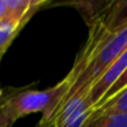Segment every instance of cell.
<instances>
[{"label": "cell", "mask_w": 127, "mask_h": 127, "mask_svg": "<svg viewBox=\"0 0 127 127\" xmlns=\"http://www.w3.org/2000/svg\"><path fill=\"white\" fill-rule=\"evenodd\" d=\"M126 86H127V70L124 71V74L122 75V77L119 78V79L116 81L115 83H113V86H112V88H111L107 92V94H105V96L102 97L101 100H100V102L96 105V107H98L100 104H102V102H105L108 98H111V97H112V96H115L116 93H119V92H120L122 89H124ZM96 107H94V108H96Z\"/></svg>", "instance_id": "30bf717a"}, {"label": "cell", "mask_w": 127, "mask_h": 127, "mask_svg": "<svg viewBox=\"0 0 127 127\" xmlns=\"http://www.w3.org/2000/svg\"><path fill=\"white\" fill-rule=\"evenodd\" d=\"M70 88L71 79L66 77L58 85L45 90H28L14 94L1 104L7 123L12 126L19 118L34 112H42V119H47L66 97Z\"/></svg>", "instance_id": "6da1fadb"}, {"label": "cell", "mask_w": 127, "mask_h": 127, "mask_svg": "<svg viewBox=\"0 0 127 127\" xmlns=\"http://www.w3.org/2000/svg\"><path fill=\"white\" fill-rule=\"evenodd\" d=\"M89 89L90 88L81 89L72 94L48 120L40 122L37 127H83L93 112V105L89 100Z\"/></svg>", "instance_id": "7a4b0ae2"}, {"label": "cell", "mask_w": 127, "mask_h": 127, "mask_svg": "<svg viewBox=\"0 0 127 127\" xmlns=\"http://www.w3.org/2000/svg\"><path fill=\"white\" fill-rule=\"evenodd\" d=\"M83 127H127V113H105L93 109Z\"/></svg>", "instance_id": "8992f818"}, {"label": "cell", "mask_w": 127, "mask_h": 127, "mask_svg": "<svg viewBox=\"0 0 127 127\" xmlns=\"http://www.w3.org/2000/svg\"><path fill=\"white\" fill-rule=\"evenodd\" d=\"M0 127H11L8 123H7V120H6V116H4V113H3V108H1V105H0Z\"/></svg>", "instance_id": "4fadbf2b"}, {"label": "cell", "mask_w": 127, "mask_h": 127, "mask_svg": "<svg viewBox=\"0 0 127 127\" xmlns=\"http://www.w3.org/2000/svg\"><path fill=\"white\" fill-rule=\"evenodd\" d=\"M112 3L113 0H59L58 1V4L60 6H71L78 10L89 29H92L97 22H100V19L109 10Z\"/></svg>", "instance_id": "5b68a950"}, {"label": "cell", "mask_w": 127, "mask_h": 127, "mask_svg": "<svg viewBox=\"0 0 127 127\" xmlns=\"http://www.w3.org/2000/svg\"><path fill=\"white\" fill-rule=\"evenodd\" d=\"M127 70V49L108 67V70L90 86L89 89V100L93 108L100 102V100L107 94V92L113 86V83L124 74Z\"/></svg>", "instance_id": "277c9868"}, {"label": "cell", "mask_w": 127, "mask_h": 127, "mask_svg": "<svg viewBox=\"0 0 127 127\" xmlns=\"http://www.w3.org/2000/svg\"><path fill=\"white\" fill-rule=\"evenodd\" d=\"M7 8L6 4H4V0H0V22H4L7 21Z\"/></svg>", "instance_id": "7c38bea8"}, {"label": "cell", "mask_w": 127, "mask_h": 127, "mask_svg": "<svg viewBox=\"0 0 127 127\" xmlns=\"http://www.w3.org/2000/svg\"><path fill=\"white\" fill-rule=\"evenodd\" d=\"M93 109L105 113H127V86Z\"/></svg>", "instance_id": "52a82bcc"}, {"label": "cell", "mask_w": 127, "mask_h": 127, "mask_svg": "<svg viewBox=\"0 0 127 127\" xmlns=\"http://www.w3.org/2000/svg\"><path fill=\"white\" fill-rule=\"evenodd\" d=\"M127 25V0H113L104 17L90 29L88 42L96 45Z\"/></svg>", "instance_id": "3957f363"}, {"label": "cell", "mask_w": 127, "mask_h": 127, "mask_svg": "<svg viewBox=\"0 0 127 127\" xmlns=\"http://www.w3.org/2000/svg\"><path fill=\"white\" fill-rule=\"evenodd\" d=\"M21 25L11 21H4V22H0V55L3 53V51L6 49L7 44L11 41V38L14 37L15 32L19 29Z\"/></svg>", "instance_id": "9c48e42d"}, {"label": "cell", "mask_w": 127, "mask_h": 127, "mask_svg": "<svg viewBox=\"0 0 127 127\" xmlns=\"http://www.w3.org/2000/svg\"><path fill=\"white\" fill-rule=\"evenodd\" d=\"M0 56H1V55H0ZM0 94H1V90H0Z\"/></svg>", "instance_id": "5bb4252c"}, {"label": "cell", "mask_w": 127, "mask_h": 127, "mask_svg": "<svg viewBox=\"0 0 127 127\" xmlns=\"http://www.w3.org/2000/svg\"><path fill=\"white\" fill-rule=\"evenodd\" d=\"M7 8V19L15 22L18 25H22L26 21V17L29 14L30 0H4Z\"/></svg>", "instance_id": "ba28073f"}, {"label": "cell", "mask_w": 127, "mask_h": 127, "mask_svg": "<svg viewBox=\"0 0 127 127\" xmlns=\"http://www.w3.org/2000/svg\"><path fill=\"white\" fill-rule=\"evenodd\" d=\"M45 1H48V0H30V7H29V14H28V17H26V19H28L29 17H30V14H32V11H36L37 8H38L41 4H44Z\"/></svg>", "instance_id": "8fae6325"}]
</instances>
